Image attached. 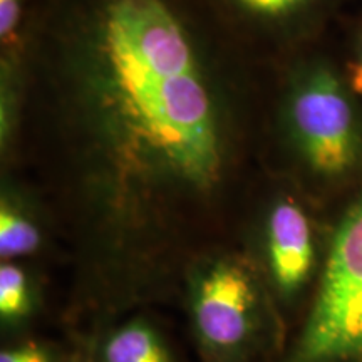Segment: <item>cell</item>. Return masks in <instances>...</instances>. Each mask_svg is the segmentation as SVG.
<instances>
[{
    "label": "cell",
    "instance_id": "6da1fadb",
    "mask_svg": "<svg viewBox=\"0 0 362 362\" xmlns=\"http://www.w3.org/2000/svg\"><path fill=\"white\" fill-rule=\"evenodd\" d=\"M71 69L78 115L115 220L218 187L225 139L194 45L165 0H98Z\"/></svg>",
    "mask_w": 362,
    "mask_h": 362
},
{
    "label": "cell",
    "instance_id": "7a4b0ae2",
    "mask_svg": "<svg viewBox=\"0 0 362 362\" xmlns=\"http://www.w3.org/2000/svg\"><path fill=\"white\" fill-rule=\"evenodd\" d=\"M269 287L245 257L218 253L198 262L188 279V309L206 362H248L270 327Z\"/></svg>",
    "mask_w": 362,
    "mask_h": 362
},
{
    "label": "cell",
    "instance_id": "3957f363",
    "mask_svg": "<svg viewBox=\"0 0 362 362\" xmlns=\"http://www.w3.org/2000/svg\"><path fill=\"white\" fill-rule=\"evenodd\" d=\"M324 253L304 327L284 362H362V187Z\"/></svg>",
    "mask_w": 362,
    "mask_h": 362
},
{
    "label": "cell",
    "instance_id": "277c9868",
    "mask_svg": "<svg viewBox=\"0 0 362 362\" xmlns=\"http://www.w3.org/2000/svg\"><path fill=\"white\" fill-rule=\"evenodd\" d=\"M288 133L304 166L317 178L344 180L362 165V124L342 81L312 66L292 86Z\"/></svg>",
    "mask_w": 362,
    "mask_h": 362
},
{
    "label": "cell",
    "instance_id": "5b68a950",
    "mask_svg": "<svg viewBox=\"0 0 362 362\" xmlns=\"http://www.w3.org/2000/svg\"><path fill=\"white\" fill-rule=\"evenodd\" d=\"M325 253L305 208L292 197L272 203L262 228L260 272L280 304L292 305L319 279Z\"/></svg>",
    "mask_w": 362,
    "mask_h": 362
},
{
    "label": "cell",
    "instance_id": "8992f818",
    "mask_svg": "<svg viewBox=\"0 0 362 362\" xmlns=\"http://www.w3.org/2000/svg\"><path fill=\"white\" fill-rule=\"evenodd\" d=\"M101 362H175L165 339L143 319L131 320L104 339Z\"/></svg>",
    "mask_w": 362,
    "mask_h": 362
},
{
    "label": "cell",
    "instance_id": "52a82bcc",
    "mask_svg": "<svg viewBox=\"0 0 362 362\" xmlns=\"http://www.w3.org/2000/svg\"><path fill=\"white\" fill-rule=\"evenodd\" d=\"M42 245V230L29 208L12 194H4L0 203V255L12 262L34 255Z\"/></svg>",
    "mask_w": 362,
    "mask_h": 362
},
{
    "label": "cell",
    "instance_id": "ba28073f",
    "mask_svg": "<svg viewBox=\"0 0 362 362\" xmlns=\"http://www.w3.org/2000/svg\"><path fill=\"white\" fill-rule=\"evenodd\" d=\"M34 285L27 272L13 262L0 267V320L4 325H19L34 312Z\"/></svg>",
    "mask_w": 362,
    "mask_h": 362
},
{
    "label": "cell",
    "instance_id": "9c48e42d",
    "mask_svg": "<svg viewBox=\"0 0 362 362\" xmlns=\"http://www.w3.org/2000/svg\"><path fill=\"white\" fill-rule=\"evenodd\" d=\"M248 12L262 17H284L298 11L310 0H238Z\"/></svg>",
    "mask_w": 362,
    "mask_h": 362
},
{
    "label": "cell",
    "instance_id": "30bf717a",
    "mask_svg": "<svg viewBox=\"0 0 362 362\" xmlns=\"http://www.w3.org/2000/svg\"><path fill=\"white\" fill-rule=\"evenodd\" d=\"M0 362H57V359L47 347L27 342L4 349L0 354Z\"/></svg>",
    "mask_w": 362,
    "mask_h": 362
},
{
    "label": "cell",
    "instance_id": "8fae6325",
    "mask_svg": "<svg viewBox=\"0 0 362 362\" xmlns=\"http://www.w3.org/2000/svg\"><path fill=\"white\" fill-rule=\"evenodd\" d=\"M22 0H0V37L11 42L21 19Z\"/></svg>",
    "mask_w": 362,
    "mask_h": 362
},
{
    "label": "cell",
    "instance_id": "7c38bea8",
    "mask_svg": "<svg viewBox=\"0 0 362 362\" xmlns=\"http://www.w3.org/2000/svg\"><path fill=\"white\" fill-rule=\"evenodd\" d=\"M351 86L356 93L362 94V42L359 49V57H357L356 64L351 66Z\"/></svg>",
    "mask_w": 362,
    "mask_h": 362
}]
</instances>
